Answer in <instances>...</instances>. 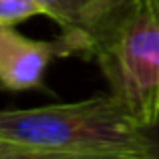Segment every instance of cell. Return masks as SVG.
Instances as JSON below:
<instances>
[{"label":"cell","instance_id":"1","mask_svg":"<svg viewBox=\"0 0 159 159\" xmlns=\"http://www.w3.org/2000/svg\"><path fill=\"white\" fill-rule=\"evenodd\" d=\"M115 93L0 111L2 159H151L157 141Z\"/></svg>","mask_w":159,"mask_h":159},{"label":"cell","instance_id":"2","mask_svg":"<svg viewBox=\"0 0 159 159\" xmlns=\"http://www.w3.org/2000/svg\"><path fill=\"white\" fill-rule=\"evenodd\" d=\"M111 93L147 127L159 123V0H139L113 48L99 61Z\"/></svg>","mask_w":159,"mask_h":159},{"label":"cell","instance_id":"3","mask_svg":"<svg viewBox=\"0 0 159 159\" xmlns=\"http://www.w3.org/2000/svg\"><path fill=\"white\" fill-rule=\"evenodd\" d=\"M44 16L61 26L65 52L101 61L135 14L139 0H39Z\"/></svg>","mask_w":159,"mask_h":159},{"label":"cell","instance_id":"4","mask_svg":"<svg viewBox=\"0 0 159 159\" xmlns=\"http://www.w3.org/2000/svg\"><path fill=\"white\" fill-rule=\"evenodd\" d=\"M54 54H66L61 40H32L18 34L12 24H6L0 34V85L12 91L40 85Z\"/></svg>","mask_w":159,"mask_h":159},{"label":"cell","instance_id":"5","mask_svg":"<svg viewBox=\"0 0 159 159\" xmlns=\"http://www.w3.org/2000/svg\"><path fill=\"white\" fill-rule=\"evenodd\" d=\"M39 14H44L39 0H0V24H14Z\"/></svg>","mask_w":159,"mask_h":159},{"label":"cell","instance_id":"6","mask_svg":"<svg viewBox=\"0 0 159 159\" xmlns=\"http://www.w3.org/2000/svg\"><path fill=\"white\" fill-rule=\"evenodd\" d=\"M4 157V143H2V137H0V159Z\"/></svg>","mask_w":159,"mask_h":159},{"label":"cell","instance_id":"7","mask_svg":"<svg viewBox=\"0 0 159 159\" xmlns=\"http://www.w3.org/2000/svg\"><path fill=\"white\" fill-rule=\"evenodd\" d=\"M4 26H6V24H0V34H2V30H4Z\"/></svg>","mask_w":159,"mask_h":159}]
</instances>
